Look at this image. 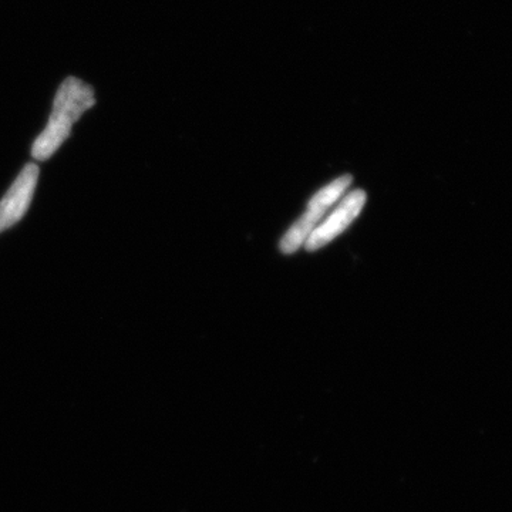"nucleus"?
Listing matches in <instances>:
<instances>
[{
    "instance_id": "nucleus-2",
    "label": "nucleus",
    "mask_w": 512,
    "mask_h": 512,
    "mask_svg": "<svg viewBox=\"0 0 512 512\" xmlns=\"http://www.w3.org/2000/svg\"><path fill=\"white\" fill-rule=\"evenodd\" d=\"M353 177L350 174L342 175L336 178L335 181L323 187L322 190L316 192L308 202V211L299 218L288 232L281 239L282 254L291 255L295 254L302 245H305L306 239L312 234L313 229L318 227L325 217L326 212L343 198L346 190L352 184Z\"/></svg>"
},
{
    "instance_id": "nucleus-3",
    "label": "nucleus",
    "mask_w": 512,
    "mask_h": 512,
    "mask_svg": "<svg viewBox=\"0 0 512 512\" xmlns=\"http://www.w3.org/2000/svg\"><path fill=\"white\" fill-rule=\"evenodd\" d=\"M366 200V192L362 190L346 194L339 201L338 207L330 212L329 217L313 229L312 234L305 242L306 251H318V249L326 247L333 239L338 238L359 217L360 212L365 208Z\"/></svg>"
},
{
    "instance_id": "nucleus-4",
    "label": "nucleus",
    "mask_w": 512,
    "mask_h": 512,
    "mask_svg": "<svg viewBox=\"0 0 512 512\" xmlns=\"http://www.w3.org/2000/svg\"><path fill=\"white\" fill-rule=\"evenodd\" d=\"M39 165L29 163L0 201V234L22 220L28 211L39 180Z\"/></svg>"
},
{
    "instance_id": "nucleus-1",
    "label": "nucleus",
    "mask_w": 512,
    "mask_h": 512,
    "mask_svg": "<svg viewBox=\"0 0 512 512\" xmlns=\"http://www.w3.org/2000/svg\"><path fill=\"white\" fill-rule=\"evenodd\" d=\"M94 103L96 99L89 84L76 77L64 80L57 90L49 123L33 143L32 157L39 161L49 160L70 136L73 124L84 111L92 109Z\"/></svg>"
}]
</instances>
